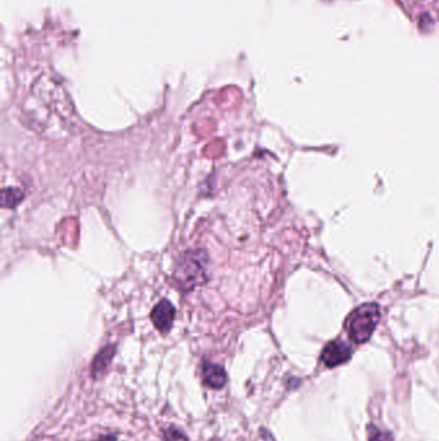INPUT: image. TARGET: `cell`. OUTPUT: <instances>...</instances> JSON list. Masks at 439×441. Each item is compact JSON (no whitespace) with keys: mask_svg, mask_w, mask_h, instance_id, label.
Wrapping results in <instances>:
<instances>
[{"mask_svg":"<svg viewBox=\"0 0 439 441\" xmlns=\"http://www.w3.org/2000/svg\"><path fill=\"white\" fill-rule=\"evenodd\" d=\"M174 276L183 290H194L205 284L208 282V256L202 251L187 252L180 260Z\"/></svg>","mask_w":439,"mask_h":441,"instance_id":"6da1fadb","label":"cell"},{"mask_svg":"<svg viewBox=\"0 0 439 441\" xmlns=\"http://www.w3.org/2000/svg\"><path fill=\"white\" fill-rule=\"evenodd\" d=\"M380 319V309L375 304H363L346 320V331L351 340L356 343H363L370 340Z\"/></svg>","mask_w":439,"mask_h":441,"instance_id":"7a4b0ae2","label":"cell"},{"mask_svg":"<svg viewBox=\"0 0 439 441\" xmlns=\"http://www.w3.org/2000/svg\"><path fill=\"white\" fill-rule=\"evenodd\" d=\"M351 356H352V350L346 343L341 340H332L324 348L322 355H321V360L324 362V365L332 368V367H338L340 364L348 362Z\"/></svg>","mask_w":439,"mask_h":441,"instance_id":"3957f363","label":"cell"},{"mask_svg":"<svg viewBox=\"0 0 439 441\" xmlns=\"http://www.w3.org/2000/svg\"><path fill=\"white\" fill-rule=\"evenodd\" d=\"M152 323L156 326V329L161 333H166L170 331L173 326L174 319H175V309L173 304L169 301L163 299L160 301L152 310Z\"/></svg>","mask_w":439,"mask_h":441,"instance_id":"277c9868","label":"cell"},{"mask_svg":"<svg viewBox=\"0 0 439 441\" xmlns=\"http://www.w3.org/2000/svg\"><path fill=\"white\" fill-rule=\"evenodd\" d=\"M204 382L211 389H222L227 382V374L221 365L206 362L202 369Z\"/></svg>","mask_w":439,"mask_h":441,"instance_id":"5b68a950","label":"cell"},{"mask_svg":"<svg viewBox=\"0 0 439 441\" xmlns=\"http://www.w3.org/2000/svg\"><path fill=\"white\" fill-rule=\"evenodd\" d=\"M112 348H105V350H102L101 353L98 354V356L95 357V360H94L93 370L94 373H98V372H102L103 369L107 367L108 362L111 360V357H112Z\"/></svg>","mask_w":439,"mask_h":441,"instance_id":"8992f818","label":"cell"},{"mask_svg":"<svg viewBox=\"0 0 439 441\" xmlns=\"http://www.w3.org/2000/svg\"><path fill=\"white\" fill-rule=\"evenodd\" d=\"M3 195H4V205L6 207H16L23 197L18 188H7Z\"/></svg>","mask_w":439,"mask_h":441,"instance_id":"52a82bcc","label":"cell"},{"mask_svg":"<svg viewBox=\"0 0 439 441\" xmlns=\"http://www.w3.org/2000/svg\"><path fill=\"white\" fill-rule=\"evenodd\" d=\"M368 441H393V436L389 433H382L375 427H370Z\"/></svg>","mask_w":439,"mask_h":441,"instance_id":"ba28073f","label":"cell"},{"mask_svg":"<svg viewBox=\"0 0 439 441\" xmlns=\"http://www.w3.org/2000/svg\"><path fill=\"white\" fill-rule=\"evenodd\" d=\"M164 437H165V441H187L186 435L183 434L180 430H177V428L166 430Z\"/></svg>","mask_w":439,"mask_h":441,"instance_id":"9c48e42d","label":"cell"}]
</instances>
